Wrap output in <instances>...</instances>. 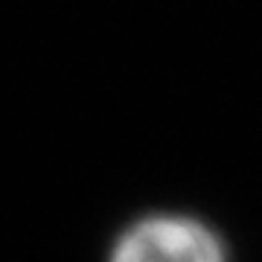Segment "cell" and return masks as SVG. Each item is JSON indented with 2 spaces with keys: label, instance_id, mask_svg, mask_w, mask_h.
I'll use <instances>...</instances> for the list:
<instances>
[{
  "label": "cell",
  "instance_id": "obj_1",
  "mask_svg": "<svg viewBox=\"0 0 262 262\" xmlns=\"http://www.w3.org/2000/svg\"><path fill=\"white\" fill-rule=\"evenodd\" d=\"M111 262H227L222 239L189 215H149L117 239Z\"/></svg>",
  "mask_w": 262,
  "mask_h": 262
}]
</instances>
